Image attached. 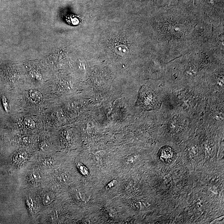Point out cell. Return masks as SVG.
Wrapping results in <instances>:
<instances>
[{
	"label": "cell",
	"instance_id": "ba28073f",
	"mask_svg": "<svg viewBox=\"0 0 224 224\" xmlns=\"http://www.w3.org/2000/svg\"><path fill=\"white\" fill-rule=\"evenodd\" d=\"M116 181L115 180L112 181L111 182H110V183L108 185L107 187H108V188H111L112 187L114 186H115V185H116Z\"/></svg>",
	"mask_w": 224,
	"mask_h": 224
},
{
	"label": "cell",
	"instance_id": "3957f363",
	"mask_svg": "<svg viewBox=\"0 0 224 224\" xmlns=\"http://www.w3.org/2000/svg\"><path fill=\"white\" fill-rule=\"evenodd\" d=\"M42 199L44 205H49L55 200V194L52 191L46 192L43 194Z\"/></svg>",
	"mask_w": 224,
	"mask_h": 224
},
{
	"label": "cell",
	"instance_id": "5b68a950",
	"mask_svg": "<svg viewBox=\"0 0 224 224\" xmlns=\"http://www.w3.org/2000/svg\"><path fill=\"white\" fill-rule=\"evenodd\" d=\"M25 125L29 129H33L35 128V123L33 119L30 117H26L24 119Z\"/></svg>",
	"mask_w": 224,
	"mask_h": 224
},
{
	"label": "cell",
	"instance_id": "277c9868",
	"mask_svg": "<svg viewBox=\"0 0 224 224\" xmlns=\"http://www.w3.org/2000/svg\"><path fill=\"white\" fill-rule=\"evenodd\" d=\"M29 94L31 99L35 103L40 102L42 98V93L37 90H31L29 91Z\"/></svg>",
	"mask_w": 224,
	"mask_h": 224
},
{
	"label": "cell",
	"instance_id": "7a4b0ae2",
	"mask_svg": "<svg viewBox=\"0 0 224 224\" xmlns=\"http://www.w3.org/2000/svg\"><path fill=\"white\" fill-rule=\"evenodd\" d=\"M159 156L162 162L169 163L173 160L174 157V152L170 146H164L160 150L159 152Z\"/></svg>",
	"mask_w": 224,
	"mask_h": 224
},
{
	"label": "cell",
	"instance_id": "6da1fadb",
	"mask_svg": "<svg viewBox=\"0 0 224 224\" xmlns=\"http://www.w3.org/2000/svg\"><path fill=\"white\" fill-rule=\"evenodd\" d=\"M138 101L139 105L147 110L159 108L160 101L151 88L144 86L140 89Z\"/></svg>",
	"mask_w": 224,
	"mask_h": 224
},
{
	"label": "cell",
	"instance_id": "8992f818",
	"mask_svg": "<svg viewBox=\"0 0 224 224\" xmlns=\"http://www.w3.org/2000/svg\"><path fill=\"white\" fill-rule=\"evenodd\" d=\"M2 104L4 107L5 110L6 112H8V104L7 102V98L4 96H2Z\"/></svg>",
	"mask_w": 224,
	"mask_h": 224
},
{
	"label": "cell",
	"instance_id": "52a82bcc",
	"mask_svg": "<svg viewBox=\"0 0 224 224\" xmlns=\"http://www.w3.org/2000/svg\"><path fill=\"white\" fill-rule=\"evenodd\" d=\"M78 168H79L80 171L82 172V174L83 175H87L88 173V170L82 164H78Z\"/></svg>",
	"mask_w": 224,
	"mask_h": 224
}]
</instances>
